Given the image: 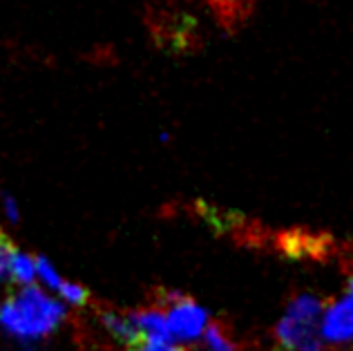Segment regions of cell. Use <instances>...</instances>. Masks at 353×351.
I'll use <instances>...</instances> for the list:
<instances>
[{
  "label": "cell",
  "instance_id": "cell-1",
  "mask_svg": "<svg viewBox=\"0 0 353 351\" xmlns=\"http://www.w3.org/2000/svg\"><path fill=\"white\" fill-rule=\"evenodd\" d=\"M68 316L65 304L36 284L21 286L0 304V329L18 340H41L61 327Z\"/></svg>",
  "mask_w": 353,
  "mask_h": 351
},
{
  "label": "cell",
  "instance_id": "cell-2",
  "mask_svg": "<svg viewBox=\"0 0 353 351\" xmlns=\"http://www.w3.org/2000/svg\"><path fill=\"white\" fill-rule=\"evenodd\" d=\"M324 304L318 295L300 293L286 304L275 325V338L286 351H322L320 320Z\"/></svg>",
  "mask_w": 353,
  "mask_h": 351
},
{
  "label": "cell",
  "instance_id": "cell-3",
  "mask_svg": "<svg viewBox=\"0 0 353 351\" xmlns=\"http://www.w3.org/2000/svg\"><path fill=\"white\" fill-rule=\"evenodd\" d=\"M161 309L165 311V320H168L174 343H192V340L201 338L210 322L208 311L201 304L176 291H163Z\"/></svg>",
  "mask_w": 353,
  "mask_h": 351
},
{
  "label": "cell",
  "instance_id": "cell-4",
  "mask_svg": "<svg viewBox=\"0 0 353 351\" xmlns=\"http://www.w3.org/2000/svg\"><path fill=\"white\" fill-rule=\"evenodd\" d=\"M320 336L329 345H347L353 340V291L324 307Z\"/></svg>",
  "mask_w": 353,
  "mask_h": 351
},
{
  "label": "cell",
  "instance_id": "cell-5",
  "mask_svg": "<svg viewBox=\"0 0 353 351\" xmlns=\"http://www.w3.org/2000/svg\"><path fill=\"white\" fill-rule=\"evenodd\" d=\"M101 322L103 327L110 331V336H114L121 343H134L137 334L132 329V320H130V313H117V311H101Z\"/></svg>",
  "mask_w": 353,
  "mask_h": 351
},
{
  "label": "cell",
  "instance_id": "cell-6",
  "mask_svg": "<svg viewBox=\"0 0 353 351\" xmlns=\"http://www.w3.org/2000/svg\"><path fill=\"white\" fill-rule=\"evenodd\" d=\"M9 278L21 286L34 284V280H36V257L27 255L23 251H14L12 260H9Z\"/></svg>",
  "mask_w": 353,
  "mask_h": 351
},
{
  "label": "cell",
  "instance_id": "cell-7",
  "mask_svg": "<svg viewBox=\"0 0 353 351\" xmlns=\"http://www.w3.org/2000/svg\"><path fill=\"white\" fill-rule=\"evenodd\" d=\"M203 351H237L235 340L219 325V322H208L206 331L201 334Z\"/></svg>",
  "mask_w": 353,
  "mask_h": 351
},
{
  "label": "cell",
  "instance_id": "cell-8",
  "mask_svg": "<svg viewBox=\"0 0 353 351\" xmlns=\"http://www.w3.org/2000/svg\"><path fill=\"white\" fill-rule=\"evenodd\" d=\"M36 278H39V282L45 286V289H50L54 293H57L61 289V284H63L61 273L54 269V264L43 255L36 257Z\"/></svg>",
  "mask_w": 353,
  "mask_h": 351
},
{
  "label": "cell",
  "instance_id": "cell-9",
  "mask_svg": "<svg viewBox=\"0 0 353 351\" xmlns=\"http://www.w3.org/2000/svg\"><path fill=\"white\" fill-rule=\"evenodd\" d=\"M57 293L61 295V300L65 304H70V307H83V304H88L90 300V293L85 286H81L79 282H70V280H63L61 289Z\"/></svg>",
  "mask_w": 353,
  "mask_h": 351
},
{
  "label": "cell",
  "instance_id": "cell-10",
  "mask_svg": "<svg viewBox=\"0 0 353 351\" xmlns=\"http://www.w3.org/2000/svg\"><path fill=\"white\" fill-rule=\"evenodd\" d=\"M128 351H183L170 338H137L128 345Z\"/></svg>",
  "mask_w": 353,
  "mask_h": 351
},
{
  "label": "cell",
  "instance_id": "cell-11",
  "mask_svg": "<svg viewBox=\"0 0 353 351\" xmlns=\"http://www.w3.org/2000/svg\"><path fill=\"white\" fill-rule=\"evenodd\" d=\"M0 208H3V215L7 217L9 224H18L21 221V208H18L16 199L9 192H0Z\"/></svg>",
  "mask_w": 353,
  "mask_h": 351
},
{
  "label": "cell",
  "instance_id": "cell-12",
  "mask_svg": "<svg viewBox=\"0 0 353 351\" xmlns=\"http://www.w3.org/2000/svg\"><path fill=\"white\" fill-rule=\"evenodd\" d=\"M16 248L12 246V242L0 233V280L9 278V260H12V253Z\"/></svg>",
  "mask_w": 353,
  "mask_h": 351
},
{
  "label": "cell",
  "instance_id": "cell-13",
  "mask_svg": "<svg viewBox=\"0 0 353 351\" xmlns=\"http://www.w3.org/2000/svg\"><path fill=\"white\" fill-rule=\"evenodd\" d=\"M349 284H351V291H353V278H351V282H349Z\"/></svg>",
  "mask_w": 353,
  "mask_h": 351
}]
</instances>
